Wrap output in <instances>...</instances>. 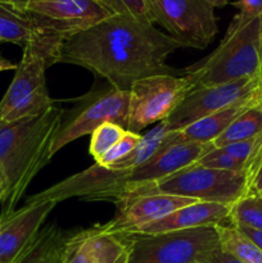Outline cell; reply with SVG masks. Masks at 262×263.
I'll use <instances>...</instances> for the list:
<instances>
[{
	"mask_svg": "<svg viewBox=\"0 0 262 263\" xmlns=\"http://www.w3.org/2000/svg\"><path fill=\"white\" fill-rule=\"evenodd\" d=\"M180 48L184 46L153 23L113 14L67 37L57 63L82 67L116 89L128 92L136 81L145 77L184 76L182 69L172 68L166 62Z\"/></svg>",
	"mask_w": 262,
	"mask_h": 263,
	"instance_id": "6da1fadb",
	"label": "cell"
},
{
	"mask_svg": "<svg viewBox=\"0 0 262 263\" xmlns=\"http://www.w3.org/2000/svg\"><path fill=\"white\" fill-rule=\"evenodd\" d=\"M63 113L64 109L54 103L35 117L0 122V166L9 181V194L2 203L0 217L17 210L32 180L50 162L51 145Z\"/></svg>",
	"mask_w": 262,
	"mask_h": 263,
	"instance_id": "7a4b0ae2",
	"label": "cell"
},
{
	"mask_svg": "<svg viewBox=\"0 0 262 263\" xmlns=\"http://www.w3.org/2000/svg\"><path fill=\"white\" fill-rule=\"evenodd\" d=\"M66 37L39 31L23 48L14 77L0 100V122L41 115L55 103L46 89L45 71L57 64Z\"/></svg>",
	"mask_w": 262,
	"mask_h": 263,
	"instance_id": "3957f363",
	"label": "cell"
},
{
	"mask_svg": "<svg viewBox=\"0 0 262 263\" xmlns=\"http://www.w3.org/2000/svg\"><path fill=\"white\" fill-rule=\"evenodd\" d=\"M262 63L259 17L240 21L233 17L220 45L211 54L184 68L194 89L257 76Z\"/></svg>",
	"mask_w": 262,
	"mask_h": 263,
	"instance_id": "277c9868",
	"label": "cell"
},
{
	"mask_svg": "<svg viewBox=\"0 0 262 263\" xmlns=\"http://www.w3.org/2000/svg\"><path fill=\"white\" fill-rule=\"evenodd\" d=\"M247 186L248 181L244 172L208 168L195 162L159 180L156 184L141 187L128 198L151 193H166L192 198L199 202L218 203L231 207L238 200L246 197Z\"/></svg>",
	"mask_w": 262,
	"mask_h": 263,
	"instance_id": "5b68a950",
	"label": "cell"
},
{
	"mask_svg": "<svg viewBox=\"0 0 262 263\" xmlns=\"http://www.w3.org/2000/svg\"><path fill=\"white\" fill-rule=\"evenodd\" d=\"M69 109H64L58 133L51 145L53 158L61 149L76 139L91 135L104 122H113L126 128L128 115V92L118 90L108 82L82 97L71 99Z\"/></svg>",
	"mask_w": 262,
	"mask_h": 263,
	"instance_id": "8992f818",
	"label": "cell"
},
{
	"mask_svg": "<svg viewBox=\"0 0 262 263\" xmlns=\"http://www.w3.org/2000/svg\"><path fill=\"white\" fill-rule=\"evenodd\" d=\"M192 90L185 74H156L136 81L128 91L126 130L141 134L148 126L167 121Z\"/></svg>",
	"mask_w": 262,
	"mask_h": 263,
	"instance_id": "52a82bcc",
	"label": "cell"
},
{
	"mask_svg": "<svg viewBox=\"0 0 262 263\" xmlns=\"http://www.w3.org/2000/svg\"><path fill=\"white\" fill-rule=\"evenodd\" d=\"M133 234V251L128 263H194L202 254L218 248L216 226Z\"/></svg>",
	"mask_w": 262,
	"mask_h": 263,
	"instance_id": "ba28073f",
	"label": "cell"
},
{
	"mask_svg": "<svg viewBox=\"0 0 262 263\" xmlns=\"http://www.w3.org/2000/svg\"><path fill=\"white\" fill-rule=\"evenodd\" d=\"M154 23L184 48L205 49L218 32L215 9L204 0H146Z\"/></svg>",
	"mask_w": 262,
	"mask_h": 263,
	"instance_id": "9c48e42d",
	"label": "cell"
},
{
	"mask_svg": "<svg viewBox=\"0 0 262 263\" xmlns=\"http://www.w3.org/2000/svg\"><path fill=\"white\" fill-rule=\"evenodd\" d=\"M25 12L40 31L66 39L113 15L102 0H31Z\"/></svg>",
	"mask_w": 262,
	"mask_h": 263,
	"instance_id": "30bf717a",
	"label": "cell"
},
{
	"mask_svg": "<svg viewBox=\"0 0 262 263\" xmlns=\"http://www.w3.org/2000/svg\"><path fill=\"white\" fill-rule=\"evenodd\" d=\"M261 95L258 74L215 86L198 87L192 90L180 103L169 117L167 123L170 130L177 131L235 103Z\"/></svg>",
	"mask_w": 262,
	"mask_h": 263,
	"instance_id": "8fae6325",
	"label": "cell"
},
{
	"mask_svg": "<svg viewBox=\"0 0 262 263\" xmlns=\"http://www.w3.org/2000/svg\"><path fill=\"white\" fill-rule=\"evenodd\" d=\"M131 251L133 234L103 223L68 234L62 263H128Z\"/></svg>",
	"mask_w": 262,
	"mask_h": 263,
	"instance_id": "7c38bea8",
	"label": "cell"
},
{
	"mask_svg": "<svg viewBox=\"0 0 262 263\" xmlns=\"http://www.w3.org/2000/svg\"><path fill=\"white\" fill-rule=\"evenodd\" d=\"M53 200L26 202L5 217H0V262L12 263L38 235L51 211Z\"/></svg>",
	"mask_w": 262,
	"mask_h": 263,
	"instance_id": "4fadbf2b",
	"label": "cell"
},
{
	"mask_svg": "<svg viewBox=\"0 0 262 263\" xmlns=\"http://www.w3.org/2000/svg\"><path fill=\"white\" fill-rule=\"evenodd\" d=\"M197 202L199 200L166 193L136 195L116 204L117 211L115 217L105 223L112 230L133 233L143 226L167 217L185 205Z\"/></svg>",
	"mask_w": 262,
	"mask_h": 263,
	"instance_id": "5bb4252c",
	"label": "cell"
},
{
	"mask_svg": "<svg viewBox=\"0 0 262 263\" xmlns=\"http://www.w3.org/2000/svg\"><path fill=\"white\" fill-rule=\"evenodd\" d=\"M230 205L218 203L197 202L185 205L175 211L162 220L143 226L133 233L159 234L169 231L188 230V229L204 228V226H218L229 223Z\"/></svg>",
	"mask_w": 262,
	"mask_h": 263,
	"instance_id": "9a60e30c",
	"label": "cell"
},
{
	"mask_svg": "<svg viewBox=\"0 0 262 263\" xmlns=\"http://www.w3.org/2000/svg\"><path fill=\"white\" fill-rule=\"evenodd\" d=\"M261 97L241 100V102L235 103L228 108H223V109L218 110L213 115L207 116V117L202 118V120L197 121V122L192 123L186 127L180 128L177 131H170L162 146L176 143H212L229 127L231 122H234V120H236L239 116L247 112L249 108L258 104Z\"/></svg>",
	"mask_w": 262,
	"mask_h": 263,
	"instance_id": "2e32d148",
	"label": "cell"
},
{
	"mask_svg": "<svg viewBox=\"0 0 262 263\" xmlns=\"http://www.w3.org/2000/svg\"><path fill=\"white\" fill-rule=\"evenodd\" d=\"M67 235L57 223L44 226L12 263H62Z\"/></svg>",
	"mask_w": 262,
	"mask_h": 263,
	"instance_id": "e0dca14e",
	"label": "cell"
},
{
	"mask_svg": "<svg viewBox=\"0 0 262 263\" xmlns=\"http://www.w3.org/2000/svg\"><path fill=\"white\" fill-rule=\"evenodd\" d=\"M32 18L12 3L0 0V43H12L25 48L39 32Z\"/></svg>",
	"mask_w": 262,
	"mask_h": 263,
	"instance_id": "ac0fdd59",
	"label": "cell"
},
{
	"mask_svg": "<svg viewBox=\"0 0 262 263\" xmlns=\"http://www.w3.org/2000/svg\"><path fill=\"white\" fill-rule=\"evenodd\" d=\"M220 248L243 263H262V249L231 223L216 226Z\"/></svg>",
	"mask_w": 262,
	"mask_h": 263,
	"instance_id": "d6986e66",
	"label": "cell"
},
{
	"mask_svg": "<svg viewBox=\"0 0 262 263\" xmlns=\"http://www.w3.org/2000/svg\"><path fill=\"white\" fill-rule=\"evenodd\" d=\"M262 133V108L259 103L254 107L249 108L247 112L239 116L234 122L229 125V127L212 141L215 148L230 145V144L239 143V141L248 140Z\"/></svg>",
	"mask_w": 262,
	"mask_h": 263,
	"instance_id": "ffe728a7",
	"label": "cell"
},
{
	"mask_svg": "<svg viewBox=\"0 0 262 263\" xmlns=\"http://www.w3.org/2000/svg\"><path fill=\"white\" fill-rule=\"evenodd\" d=\"M229 223L262 231V198L246 197L231 205Z\"/></svg>",
	"mask_w": 262,
	"mask_h": 263,
	"instance_id": "44dd1931",
	"label": "cell"
},
{
	"mask_svg": "<svg viewBox=\"0 0 262 263\" xmlns=\"http://www.w3.org/2000/svg\"><path fill=\"white\" fill-rule=\"evenodd\" d=\"M126 128L113 122H104L91 134L89 153L95 162L99 161L126 133Z\"/></svg>",
	"mask_w": 262,
	"mask_h": 263,
	"instance_id": "7402d4cb",
	"label": "cell"
},
{
	"mask_svg": "<svg viewBox=\"0 0 262 263\" xmlns=\"http://www.w3.org/2000/svg\"><path fill=\"white\" fill-rule=\"evenodd\" d=\"M143 135L141 134H135L131 133V131H126L123 134L122 138L102 157L98 162L99 166L102 167H109L110 164L116 163V162L121 161V159L126 158L130 153H133L136 149V146L140 144Z\"/></svg>",
	"mask_w": 262,
	"mask_h": 263,
	"instance_id": "603a6c76",
	"label": "cell"
},
{
	"mask_svg": "<svg viewBox=\"0 0 262 263\" xmlns=\"http://www.w3.org/2000/svg\"><path fill=\"white\" fill-rule=\"evenodd\" d=\"M113 14L128 15L146 23H153L146 0H102Z\"/></svg>",
	"mask_w": 262,
	"mask_h": 263,
	"instance_id": "cb8c5ba5",
	"label": "cell"
},
{
	"mask_svg": "<svg viewBox=\"0 0 262 263\" xmlns=\"http://www.w3.org/2000/svg\"><path fill=\"white\" fill-rule=\"evenodd\" d=\"M197 163L200 164V166L208 167V168L244 172L243 166L236 159H234L230 154L226 153L222 148H215V146L208 153H205Z\"/></svg>",
	"mask_w": 262,
	"mask_h": 263,
	"instance_id": "d4e9b609",
	"label": "cell"
},
{
	"mask_svg": "<svg viewBox=\"0 0 262 263\" xmlns=\"http://www.w3.org/2000/svg\"><path fill=\"white\" fill-rule=\"evenodd\" d=\"M233 5L239 9V13L234 17L240 21L253 20L262 14V0H236Z\"/></svg>",
	"mask_w": 262,
	"mask_h": 263,
	"instance_id": "484cf974",
	"label": "cell"
},
{
	"mask_svg": "<svg viewBox=\"0 0 262 263\" xmlns=\"http://www.w3.org/2000/svg\"><path fill=\"white\" fill-rule=\"evenodd\" d=\"M198 263H243L239 259H236L235 257H233L231 254L226 253L222 249L218 247V248L213 249V251L207 252V253L202 254V256L198 258Z\"/></svg>",
	"mask_w": 262,
	"mask_h": 263,
	"instance_id": "4316f807",
	"label": "cell"
},
{
	"mask_svg": "<svg viewBox=\"0 0 262 263\" xmlns=\"http://www.w3.org/2000/svg\"><path fill=\"white\" fill-rule=\"evenodd\" d=\"M246 197H259L262 198V161L257 166L256 171L252 175L249 180L248 187H247ZM244 197V198H246Z\"/></svg>",
	"mask_w": 262,
	"mask_h": 263,
	"instance_id": "83f0119b",
	"label": "cell"
},
{
	"mask_svg": "<svg viewBox=\"0 0 262 263\" xmlns=\"http://www.w3.org/2000/svg\"><path fill=\"white\" fill-rule=\"evenodd\" d=\"M8 194H9V181H8L4 168L0 166V202H4Z\"/></svg>",
	"mask_w": 262,
	"mask_h": 263,
	"instance_id": "f1b7e54d",
	"label": "cell"
},
{
	"mask_svg": "<svg viewBox=\"0 0 262 263\" xmlns=\"http://www.w3.org/2000/svg\"><path fill=\"white\" fill-rule=\"evenodd\" d=\"M238 229L244 234V235L248 236L254 244H257V246L262 249V231H257V230H253V229H248V228H238Z\"/></svg>",
	"mask_w": 262,
	"mask_h": 263,
	"instance_id": "f546056e",
	"label": "cell"
},
{
	"mask_svg": "<svg viewBox=\"0 0 262 263\" xmlns=\"http://www.w3.org/2000/svg\"><path fill=\"white\" fill-rule=\"evenodd\" d=\"M18 64L13 63L9 59L4 58L3 55H0V72L4 71H12V69H17Z\"/></svg>",
	"mask_w": 262,
	"mask_h": 263,
	"instance_id": "4dcf8cb0",
	"label": "cell"
},
{
	"mask_svg": "<svg viewBox=\"0 0 262 263\" xmlns=\"http://www.w3.org/2000/svg\"><path fill=\"white\" fill-rule=\"evenodd\" d=\"M207 4H210L211 7L215 9V8H222L226 7L229 4V0H204Z\"/></svg>",
	"mask_w": 262,
	"mask_h": 263,
	"instance_id": "1f68e13d",
	"label": "cell"
},
{
	"mask_svg": "<svg viewBox=\"0 0 262 263\" xmlns=\"http://www.w3.org/2000/svg\"><path fill=\"white\" fill-rule=\"evenodd\" d=\"M31 0H9V3H12L15 8L21 10H25V8L27 7V4L30 3Z\"/></svg>",
	"mask_w": 262,
	"mask_h": 263,
	"instance_id": "d6a6232c",
	"label": "cell"
},
{
	"mask_svg": "<svg viewBox=\"0 0 262 263\" xmlns=\"http://www.w3.org/2000/svg\"><path fill=\"white\" fill-rule=\"evenodd\" d=\"M259 107L262 108V97H261V100H259Z\"/></svg>",
	"mask_w": 262,
	"mask_h": 263,
	"instance_id": "836d02e7",
	"label": "cell"
},
{
	"mask_svg": "<svg viewBox=\"0 0 262 263\" xmlns=\"http://www.w3.org/2000/svg\"><path fill=\"white\" fill-rule=\"evenodd\" d=\"M259 20H261V27H262V14L259 15Z\"/></svg>",
	"mask_w": 262,
	"mask_h": 263,
	"instance_id": "e575fe53",
	"label": "cell"
},
{
	"mask_svg": "<svg viewBox=\"0 0 262 263\" xmlns=\"http://www.w3.org/2000/svg\"><path fill=\"white\" fill-rule=\"evenodd\" d=\"M5 2H9V0H5Z\"/></svg>",
	"mask_w": 262,
	"mask_h": 263,
	"instance_id": "d590c367",
	"label": "cell"
},
{
	"mask_svg": "<svg viewBox=\"0 0 262 263\" xmlns=\"http://www.w3.org/2000/svg\"><path fill=\"white\" fill-rule=\"evenodd\" d=\"M194 263H198V262H194Z\"/></svg>",
	"mask_w": 262,
	"mask_h": 263,
	"instance_id": "8d00e7d4",
	"label": "cell"
},
{
	"mask_svg": "<svg viewBox=\"0 0 262 263\" xmlns=\"http://www.w3.org/2000/svg\"><path fill=\"white\" fill-rule=\"evenodd\" d=\"M0 263H2V262H0Z\"/></svg>",
	"mask_w": 262,
	"mask_h": 263,
	"instance_id": "74e56055",
	"label": "cell"
}]
</instances>
